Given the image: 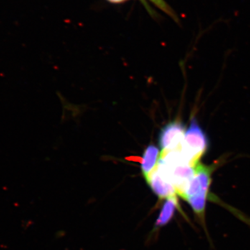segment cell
Instances as JSON below:
<instances>
[{
	"label": "cell",
	"instance_id": "6da1fadb",
	"mask_svg": "<svg viewBox=\"0 0 250 250\" xmlns=\"http://www.w3.org/2000/svg\"><path fill=\"white\" fill-rule=\"evenodd\" d=\"M212 172V166L199 163L195 167V176L188 188L184 198L203 225L205 223L206 205L210 197Z\"/></svg>",
	"mask_w": 250,
	"mask_h": 250
},
{
	"label": "cell",
	"instance_id": "7a4b0ae2",
	"mask_svg": "<svg viewBox=\"0 0 250 250\" xmlns=\"http://www.w3.org/2000/svg\"><path fill=\"white\" fill-rule=\"evenodd\" d=\"M209 146L208 136L196 118H192L181 145L180 149L188 162L196 167Z\"/></svg>",
	"mask_w": 250,
	"mask_h": 250
},
{
	"label": "cell",
	"instance_id": "3957f363",
	"mask_svg": "<svg viewBox=\"0 0 250 250\" xmlns=\"http://www.w3.org/2000/svg\"><path fill=\"white\" fill-rule=\"evenodd\" d=\"M152 191L161 200L178 196L177 190L165 170L159 164L150 174L145 177Z\"/></svg>",
	"mask_w": 250,
	"mask_h": 250
},
{
	"label": "cell",
	"instance_id": "277c9868",
	"mask_svg": "<svg viewBox=\"0 0 250 250\" xmlns=\"http://www.w3.org/2000/svg\"><path fill=\"white\" fill-rule=\"evenodd\" d=\"M186 131L185 125L181 121H174L166 125L159 134V142L161 152L179 149Z\"/></svg>",
	"mask_w": 250,
	"mask_h": 250
},
{
	"label": "cell",
	"instance_id": "5b68a950",
	"mask_svg": "<svg viewBox=\"0 0 250 250\" xmlns=\"http://www.w3.org/2000/svg\"><path fill=\"white\" fill-rule=\"evenodd\" d=\"M161 152L159 148L154 145H150L145 150L141 160V170L145 177L150 174L155 168L160 158Z\"/></svg>",
	"mask_w": 250,
	"mask_h": 250
},
{
	"label": "cell",
	"instance_id": "8992f818",
	"mask_svg": "<svg viewBox=\"0 0 250 250\" xmlns=\"http://www.w3.org/2000/svg\"><path fill=\"white\" fill-rule=\"evenodd\" d=\"M179 207L178 197H172L166 199L161 208L160 213L156 221L157 228L165 226L173 218L175 210Z\"/></svg>",
	"mask_w": 250,
	"mask_h": 250
},
{
	"label": "cell",
	"instance_id": "52a82bcc",
	"mask_svg": "<svg viewBox=\"0 0 250 250\" xmlns=\"http://www.w3.org/2000/svg\"><path fill=\"white\" fill-rule=\"evenodd\" d=\"M141 1L146 3V0H141ZM148 1H151L152 4L155 5L156 7L159 8L161 11H164L166 14L168 15L171 18H173L174 21H177V16H176L175 14H174L173 10L171 9L170 6H169L164 0H148Z\"/></svg>",
	"mask_w": 250,
	"mask_h": 250
},
{
	"label": "cell",
	"instance_id": "ba28073f",
	"mask_svg": "<svg viewBox=\"0 0 250 250\" xmlns=\"http://www.w3.org/2000/svg\"><path fill=\"white\" fill-rule=\"evenodd\" d=\"M107 1L111 3H115V4H118V3L124 2L126 0H107Z\"/></svg>",
	"mask_w": 250,
	"mask_h": 250
}]
</instances>
